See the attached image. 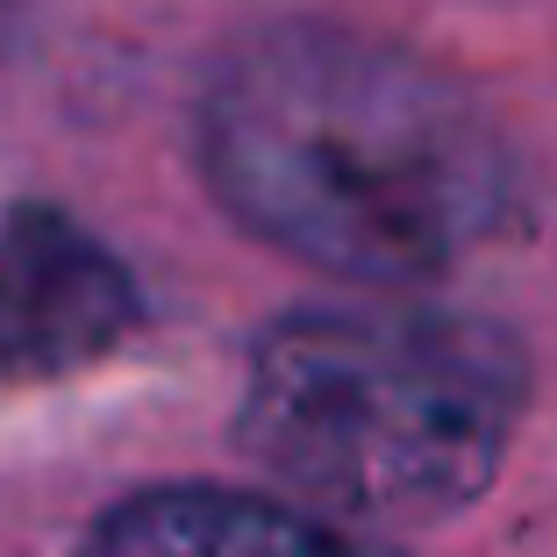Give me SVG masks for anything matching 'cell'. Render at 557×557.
Instances as JSON below:
<instances>
[{"instance_id": "obj_1", "label": "cell", "mask_w": 557, "mask_h": 557, "mask_svg": "<svg viewBox=\"0 0 557 557\" xmlns=\"http://www.w3.org/2000/svg\"><path fill=\"white\" fill-rule=\"evenodd\" d=\"M200 158L244 230L364 286L436 278L508 214V150L472 100L322 22L264 29L222 65Z\"/></svg>"}, {"instance_id": "obj_2", "label": "cell", "mask_w": 557, "mask_h": 557, "mask_svg": "<svg viewBox=\"0 0 557 557\" xmlns=\"http://www.w3.org/2000/svg\"><path fill=\"white\" fill-rule=\"evenodd\" d=\"M529 400L508 329L422 300L300 308L244 379V450L336 522H436L500 472Z\"/></svg>"}, {"instance_id": "obj_3", "label": "cell", "mask_w": 557, "mask_h": 557, "mask_svg": "<svg viewBox=\"0 0 557 557\" xmlns=\"http://www.w3.org/2000/svg\"><path fill=\"white\" fill-rule=\"evenodd\" d=\"M136 322V286L100 236L58 208L0 222V372L44 379L108 358Z\"/></svg>"}, {"instance_id": "obj_4", "label": "cell", "mask_w": 557, "mask_h": 557, "mask_svg": "<svg viewBox=\"0 0 557 557\" xmlns=\"http://www.w3.org/2000/svg\"><path fill=\"white\" fill-rule=\"evenodd\" d=\"M79 557H394L308 500L230 486H158L122 500Z\"/></svg>"}]
</instances>
